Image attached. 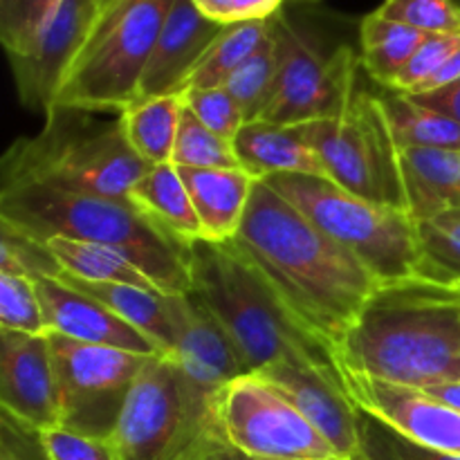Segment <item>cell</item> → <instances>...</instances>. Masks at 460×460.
<instances>
[{
    "instance_id": "cell-1",
    "label": "cell",
    "mask_w": 460,
    "mask_h": 460,
    "mask_svg": "<svg viewBox=\"0 0 460 460\" xmlns=\"http://www.w3.org/2000/svg\"><path fill=\"white\" fill-rule=\"evenodd\" d=\"M234 245L335 355L382 283L295 205L256 180Z\"/></svg>"
},
{
    "instance_id": "cell-2",
    "label": "cell",
    "mask_w": 460,
    "mask_h": 460,
    "mask_svg": "<svg viewBox=\"0 0 460 460\" xmlns=\"http://www.w3.org/2000/svg\"><path fill=\"white\" fill-rule=\"evenodd\" d=\"M335 362L340 371L420 391L460 382V292L418 279L382 286Z\"/></svg>"
},
{
    "instance_id": "cell-3",
    "label": "cell",
    "mask_w": 460,
    "mask_h": 460,
    "mask_svg": "<svg viewBox=\"0 0 460 460\" xmlns=\"http://www.w3.org/2000/svg\"><path fill=\"white\" fill-rule=\"evenodd\" d=\"M0 223L40 243L70 238L112 247L128 256L164 295L191 292L189 245L157 227L133 200L9 182L0 184Z\"/></svg>"
},
{
    "instance_id": "cell-4",
    "label": "cell",
    "mask_w": 460,
    "mask_h": 460,
    "mask_svg": "<svg viewBox=\"0 0 460 460\" xmlns=\"http://www.w3.org/2000/svg\"><path fill=\"white\" fill-rule=\"evenodd\" d=\"M189 263L191 295L214 313L236 341L250 373L274 362H290L341 380L332 350L288 310L232 241L200 238L191 243Z\"/></svg>"
},
{
    "instance_id": "cell-5",
    "label": "cell",
    "mask_w": 460,
    "mask_h": 460,
    "mask_svg": "<svg viewBox=\"0 0 460 460\" xmlns=\"http://www.w3.org/2000/svg\"><path fill=\"white\" fill-rule=\"evenodd\" d=\"M151 164L130 148L119 117L57 108L40 133L13 139L0 162V184L39 182L61 191L130 200Z\"/></svg>"
},
{
    "instance_id": "cell-6",
    "label": "cell",
    "mask_w": 460,
    "mask_h": 460,
    "mask_svg": "<svg viewBox=\"0 0 460 460\" xmlns=\"http://www.w3.org/2000/svg\"><path fill=\"white\" fill-rule=\"evenodd\" d=\"M216 391L198 385L173 355H153L139 371L111 434L117 460H207L216 431Z\"/></svg>"
},
{
    "instance_id": "cell-7",
    "label": "cell",
    "mask_w": 460,
    "mask_h": 460,
    "mask_svg": "<svg viewBox=\"0 0 460 460\" xmlns=\"http://www.w3.org/2000/svg\"><path fill=\"white\" fill-rule=\"evenodd\" d=\"M175 0H111L99 9L58 88L57 108L106 115L137 99L162 25Z\"/></svg>"
},
{
    "instance_id": "cell-8",
    "label": "cell",
    "mask_w": 460,
    "mask_h": 460,
    "mask_svg": "<svg viewBox=\"0 0 460 460\" xmlns=\"http://www.w3.org/2000/svg\"><path fill=\"white\" fill-rule=\"evenodd\" d=\"M263 182L344 245L382 286L418 279L420 241L409 211L368 202L314 175H274Z\"/></svg>"
},
{
    "instance_id": "cell-9",
    "label": "cell",
    "mask_w": 460,
    "mask_h": 460,
    "mask_svg": "<svg viewBox=\"0 0 460 460\" xmlns=\"http://www.w3.org/2000/svg\"><path fill=\"white\" fill-rule=\"evenodd\" d=\"M314 148L328 180L376 205L409 211L400 148L394 142L380 97L355 81L332 119L296 124Z\"/></svg>"
},
{
    "instance_id": "cell-10",
    "label": "cell",
    "mask_w": 460,
    "mask_h": 460,
    "mask_svg": "<svg viewBox=\"0 0 460 460\" xmlns=\"http://www.w3.org/2000/svg\"><path fill=\"white\" fill-rule=\"evenodd\" d=\"M270 27L279 48V76L256 121L296 126L340 115L359 79V54L350 45L326 52L322 39L283 9L270 18Z\"/></svg>"
},
{
    "instance_id": "cell-11",
    "label": "cell",
    "mask_w": 460,
    "mask_h": 460,
    "mask_svg": "<svg viewBox=\"0 0 460 460\" xmlns=\"http://www.w3.org/2000/svg\"><path fill=\"white\" fill-rule=\"evenodd\" d=\"M218 438L263 460H344L308 418L256 373L229 382L216 394Z\"/></svg>"
},
{
    "instance_id": "cell-12",
    "label": "cell",
    "mask_w": 460,
    "mask_h": 460,
    "mask_svg": "<svg viewBox=\"0 0 460 460\" xmlns=\"http://www.w3.org/2000/svg\"><path fill=\"white\" fill-rule=\"evenodd\" d=\"M58 389V427L111 438L139 371L153 355L84 344L48 332Z\"/></svg>"
},
{
    "instance_id": "cell-13",
    "label": "cell",
    "mask_w": 460,
    "mask_h": 460,
    "mask_svg": "<svg viewBox=\"0 0 460 460\" xmlns=\"http://www.w3.org/2000/svg\"><path fill=\"white\" fill-rule=\"evenodd\" d=\"M99 13V0H61L52 21L22 54L9 58L22 106L48 117L72 58L84 45Z\"/></svg>"
},
{
    "instance_id": "cell-14",
    "label": "cell",
    "mask_w": 460,
    "mask_h": 460,
    "mask_svg": "<svg viewBox=\"0 0 460 460\" xmlns=\"http://www.w3.org/2000/svg\"><path fill=\"white\" fill-rule=\"evenodd\" d=\"M350 402L377 418L404 438L460 456V411L411 386L341 371Z\"/></svg>"
},
{
    "instance_id": "cell-15",
    "label": "cell",
    "mask_w": 460,
    "mask_h": 460,
    "mask_svg": "<svg viewBox=\"0 0 460 460\" xmlns=\"http://www.w3.org/2000/svg\"><path fill=\"white\" fill-rule=\"evenodd\" d=\"M0 404L36 431L58 427V389L48 332L0 331Z\"/></svg>"
},
{
    "instance_id": "cell-16",
    "label": "cell",
    "mask_w": 460,
    "mask_h": 460,
    "mask_svg": "<svg viewBox=\"0 0 460 460\" xmlns=\"http://www.w3.org/2000/svg\"><path fill=\"white\" fill-rule=\"evenodd\" d=\"M256 376L290 400L341 458H358V407L346 395L344 380L290 362H274Z\"/></svg>"
},
{
    "instance_id": "cell-17",
    "label": "cell",
    "mask_w": 460,
    "mask_h": 460,
    "mask_svg": "<svg viewBox=\"0 0 460 460\" xmlns=\"http://www.w3.org/2000/svg\"><path fill=\"white\" fill-rule=\"evenodd\" d=\"M223 30L225 25L202 16L191 0H175L142 72L137 99L184 94L189 76Z\"/></svg>"
},
{
    "instance_id": "cell-18",
    "label": "cell",
    "mask_w": 460,
    "mask_h": 460,
    "mask_svg": "<svg viewBox=\"0 0 460 460\" xmlns=\"http://www.w3.org/2000/svg\"><path fill=\"white\" fill-rule=\"evenodd\" d=\"M43 305L48 332H58L84 344L111 346L139 355H160L157 346L148 337L135 331L130 323L117 317L112 310L99 304L93 296L66 286L58 279H34Z\"/></svg>"
},
{
    "instance_id": "cell-19",
    "label": "cell",
    "mask_w": 460,
    "mask_h": 460,
    "mask_svg": "<svg viewBox=\"0 0 460 460\" xmlns=\"http://www.w3.org/2000/svg\"><path fill=\"white\" fill-rule=\"evenodd\" d=\"M171 355L198 385L216 394L229 382L250 376L236 341L229 337L214 313L191 292L184 295L178 344Z\"/></svg>"
},
{
    "instance_id": "cell-20",
    "label": "cell",
    "mask_w": 460,
    "mask_h": 460,
    "mask_svg": "<svg viewBox=\"0 0 460 460\" xmlns=\"http://www.w3.org/2000/svg\"><path fill=\"white\" fill-rule=\"evenodd\" d=\"M58 281L106 305L135 331L148 337L160 353H173L182 323L184 295H164V292L119 286V283H90L67 272H63Z\"/></svg>"
},
{
    "instance_id": "cell-21",
    "label": "cell",
    "mask_w": 460,
    "mask_h": 460,
    "mask_svg": "<svg viewBox=\"0 0 460 460\" xmlns=\"http://www.w3.org/2000/svg\"><path fill=\"white\" fill-rule=\"evenodd\" d=\"M241 169L254 180L274 175H314L328 178L314 148L305 142L299 126L250 121L234 139Z\"/></svg>"
},
{
    "instance_id": "cell-22",
    "label": "cell",
    "mask_w": 460,
    "mask_h": 460,
    "mask_svg": "<svg viewBox=\"0 0 460 460\" xmlns=\"http://www.w3.org/2000/svg\"><path fill=\"white\" fill-rule=\"evenodd\" d=\"M180 175L200 220L202 241H234L256 180L243 169H180Z\"/></svg>"
},
{
    "instance_id": "cell-23",
    "label": "cell",
    "mask_w": 460,
    "mask_h": 460,
    "mask_svg": "<svg viewBox=\"0 0 460 460\" xmlns=\"http://www.w3.org/2000/svg\"><path fill=\"white\" fill-rule=\"evenodd\" d=\"M400 166L413 220L460 211V151L400 148Z\"/></svg>"
},
{
    "instance_id": "cell-24",
    "label": "cell",
    "mask_w": 460,
    "mask_h": 460,
    "mask_svg": "<svg viewBox=\"0 0 460 460\" xmlns=\"http://www.w3.org/2000/svg\"><path fill=\"white\" fill-rule=\"evenodd\" d=\"M130 200L175 241L191 245L202 238L200 220L193 209L191 196L173 162L151 166L135 182Z\"/></svg>"
},
{
    "instance_id": "cell-25",
    "label": "cell",
    "mask_w": 460,
    "mask_h": 460,
    "mask_svg": "<svg viewBox=\"0 0 460 460\" xmlns=\"http://www.w3.org/2000/svg\"><path fill=\"white\" fill-rule=\"evenodd\" d=\"M184 111V94L137 99L119 112L121 128L130 148L146 164H166L173 157L180 117Z\"/></svg>"
},
{
    "instance_id": "cell-26",
    "label": "cell",
    "mask_w": 460,
    "mask_h": 460,
    "mask_svg": "<svg viewBox=\"0 0 460 460\" xmlns=\"http://www.w3.org/2000/svg\"><path fill=\"white\" fill-rule=\"evenodd\" d=\"M380 106L385 111L398 148H447L460 151V124L452 117L422 106L411 94L385 90Z\"/></svg>"
},
{
    "instance_id": "cell-27",
    "label": "cell",
    "mask_w": 460,
    "mask_h": 460,
    "mask_svg": "<svg viewBox=\"0 0 460 460\" xmlns=\"http://www.w3.org/2000/svg\"><path fill=\"white\" fill-rule=\"evenodd\" d=\"M427 34L413 30V27L395 22L391 18L371 12L359 22V61L362 70L371 76L382 88H389L400 70L416 54Z\"/></svg>"
},
{
    "instance_id": "cell-28",
    "label": "cell",
    "mask_w": 460,
    "mask_h": 460,
    "mask_svg": "<svg viewBox=\"0 0 460 460\" xmlns=\"http://www.w3.org/2000/svg\"><path fill=\"white\" fill-rule=\"evenodd\" d=\"M45 245L52 250L63 272L90 283H119V286L157 290L155 283L133 263L126 254L97 243L52 238ZM160 292V290H157Z\"/></svg>"
},
{
    "instance_id": "cell-29",
    "label": "cell",
    "mask_w": 460,
    "mask_h": 460,
    "mask_svg": "<svg viewBox=\"0 0 460 460\" xmlns=\"http://www.w3.org/2000/svg\"><path fill=\"white\" fill-rule=\"evenodd\" d=\"M270 31V21H250L227 25L220 31L218 39L211 43L205 57L196 66L187 81L189 90H207V88H223L229 76L256 52Z\"/></svg>"
},
{
    "instance_id": "cell-30",
    "label": "cell",
    "mask_w": 460,
    "mask_h": 460,
    "mask_svg": "<svg viewBox=\"0 0 460 460\" xmlns=\"http://www.w3.org/2000/svg\"><path fill=\"white\" fill-rule=\"evenodd\" d=\"M416 223L420 241L418 281L460 292V211Z\"/></svg>"
},
{
    "instance_id": "cell-31",
    "label": "cell",
    "mask_w": 460,
    "mask_h": 460,
    "mask_svg": "<svg viewBox=\"0 0 460 460\" xmlns=\"http://www.w3.org/2000/svg\"><path fill=\"white\" fill-rule=\"evenodd\" d=\"M279 76V48L274 40L272 27L263 43L256 48V52L234 72L223 85L229 94L243 108L245 121H256L265 106L270 103L274 93V84Z\"/></svg>"
},
{
    "instance_id": "cell-32",
    "label": "cell",
    "mask_w": 460,
    "mask_h": 460,
    "mask_svg": "<svg viewBox=\"0 0 460 460\" xmlns=\"http://www.w3.org/2000/svg\"><path fill=\"white\" fill-rule=\"evenodd\" d=\"M171 162L180 169H241L234 142L207 128L189 111L187 102H184L182 117H180L178 137H175Z\"/></svg>"
},
{
    "instance_id": "cell-33",
    "label": "cell",
    "mask_w": 460,
    "mask_h": 460,
    "mask_svg": "<svg viewBox=\"0 0 460 460\" xmlns=\"http://www.w3.org/2000/svg\"><path fill=\"white\" fill-rule=\"evenodd\" d=\"M359 452L355 460H460L454 454L422 447L389 425L358 409Z\"/></svg>"
},
{
    "instance_id": "cell-34",
    "label": "cell",
    "mask_w": 460,
    "mask_h": 460,
    "mask_svg": "<svg viewBox=\"0 0 460 460\" xmlns=\"http://www.w3.org/2000/svg\"><path fill=\"white\" fill-rule=\"evenodd\" d=\"M0 274H16L34 281L39 277L58 279L63 268L45 243L0 223Z\"/></svg>"
},
{
    "instance_id": "cell-35",
    "label": "cell",
    "mask_w": 460,
    "mask_h": 460,
    "mask_svg": "<svg viewBox=\"0 0 460 460\" xmlns=\"http://www.w3.org/2000/svg\"><path fill=\"white\" fill-rule=\"evenodd\" d=\"M61 0H0V40L7 57L22 54L57 13Z\"/></svg>"
},
{
    "instance_id": "cell-36",
    "label": "cell",
    "mask_w": 460,
    "mask_h": 460,
    "mask_svg": "<svg viewBox=\"0 0 460 460\" xmlns=\"http://www.w3.org/2000/svg\"><path fill=\"white\" fill-rule=\"evenodd\" d=\"M0 331L45 335L43 305L36 283L16 274H0Z\"/></svg>"
},
{
    "instance_id": "cell-37",
    "label": "cell",
    "mask_w": 460,
    "mask_h": 460,
    "mask_svg": "<svg viewBox=\"0 0 460 460\" xmlns=\"http://www.w3.org/2000/svg\"><path fill=\"white\" fill-rule=\"evenodd\" d=\"M376 12L422 34L460 31V3L456 0H385Z\"/></svg>"
},
{
    "instance_id": "cell-38",
    "label": "cell",
    "mask_w": 460,
    "mask_h": 460,
    "mask_svg": "<svg viewBox=\"0 0 460 460\" xmlns=\"http://www.w3.org/2000/svg\"><path fill=\"white\" fill-rule=\"evenodd\" d=\"M456 49H460V31L458 34H427L420 48L416 49V54L395 75V79L391 81L386 90L402 94H416L420 90V85L427 79H431L449 61V57Z\"/></svg>"
},
{
    "instance_id": "cell-39",
    "label": "cell",
    "mask_w": 460,
    "mask_h": 460,
    "mask_svg": "<svg viewBox=\"0 0 460 460\" xmlns=\"http://www.w3.org/2000/svg\"><path fill=\"white\" fill-rule=\"evenodd\" d=\"M187 108L220 137L234 142L241 133L243 126L247 124L243 108L238 106L236 99L225 88H207V90H189L184 93Z\"/></svg>"
},
{
    "instance_id": "cell-40",
    "label": "cell",
    "mask_w": 460,
    "mask_h": 460,
    "mask_svg": "<svg viewBox=\"0 0 460 460\" xmlns=\"http://www.w3.org/2000/svg\"><path fill=\"white\" fill-rule=\"evenodd\" d=\"M48 460H117L111 440L54 427L40 431Z\"/></svg>"
},
{
    "instance_id": "cell-41",
    "label": "cell",
    "mask_w": 460,
    "mask_h": 460,
    "mask_svg": "<svg viewBox=\"0 0 460 460\" xmlns=\"http://www.w3.org/2000/svg\"><path fill=\"white\" fill-rule=\"evenodd\" d=\"M0 460H48L40 431L3 411Z\"/></svg>"
},
{
    "instance_id": "cell-42",
    "label": "cell",
    "mask_w": 460,
    "mask_h": 460,
    "mask_svg": "<svg viewBox=\"0 0 460 460\" xmlns=\"http://www.w3.org/2000/svg\"><path fill=\"white\" fill-rule=\"evenodd\" d=\"M232 25L250 21H270L283 9L286 0H227Z\"/></svg>"
},
{
    "instance_id": "cell-43",
    "label": "cell",
    "mask_w": 460,
    "mask_h": 460,
    "mask_svg": "<svg viewBox=\"0 0 460 460\" xmlns=\"http://www.w3.org/2000/svg\"><path fill=\"white\" fill-rule=\"evenodd\" d=\"M411 97L416 99V102H420L422 106L434 108V111L452 117L454 121H458L460 124V81L447 85V88H440V90H434V93H425V94H411Z\"/></svg>"
},
{
    "instance_id": "cell-44",
    "label": "cell",
    "mask_w": 460,
    "mask_h": 460,
    "mask_svg": "<svg viewBox=\"0 0 460 460\" xmlns=\"http://www.w3.org/2000/svg\"><path fill=\"white\" fill-rule=\"evenodd\" d=\"M425 394H429L431 398L440 400V402L449 404V407L458 409L460 411V382L440 385V386H434V389H425Z\"/></svg>"
},
{
    "instance_id": "cell-45",
    "label": "cell",
    "mask_w": 460,
    "mask_h": 460,
    "mask_svg": "<svg viewBox=\"0 0 460 460\" xmlns=\"http://www.w3.org/2000/svg\"><path fill=\"white\" fill-rule=\"evenodd\" d=\"M207 460H263V458H254V456H247V454L238 452V449L229 447V445L220 443L218 447L214 449V452L209 454V458Z\"/></svg>"
},
{
    "instance_id": "cell-46",
    "label": "cell",
    "mask_w": 460,
    "mask_h": 460,
    "mask_svg": "<svg viewBox=\"0 0 460 460\" xmlns=\"http://www.w3.org/2000/svg\"><path fill=\"white\" fill-rule=\"evenodd\" d=\"M290 3H317V0H290Z\"/></svg>"
},
{
    "instance_id": "cell-47",
    "label": "cell",
    "mask_w": 460,
    "mask_h": 460,
    "mask_svg": "<svg viewBox=\"0 0 460 460\" xmlns=\"http://www.w3.org/2000/svg\"><path fill=\"white\" fill-rule=\"evenodd\" d=\"M108 3H111V0H99V9H102L103 4H108Z\"/></svg>"
},
{
    "instance_id": "cell-48",
    "label": "cell",
    "mask_w": 460,
    "mask_h": 460,
    "mask_svg": "<svg viewBox=\"0 0 460 460\" xmlns=\"http://www.w3.org/2000/svg\"><path fill=\"white\" fill-rule=\"evenodd\" d=\"M456 3H460V0H456Z\"/></svg>"
}]
</instances>
